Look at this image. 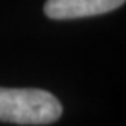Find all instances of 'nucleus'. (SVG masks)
Masks as SVG:
<instances>
[{
    "mask_svg": "<svg viewBox=\"0 0 126 126\" xmlns=\"http://www.w3.org/2000/svg\"><path fill=\"white\" fill-rule=\"evenodd\" d=\"M126 0H47L44 14L53 20H73L111 12Z\"/></svg>",
    "mask_w": 126,
    "mask_h": 126,
    "instance_id": "obj_2",
    "label": "nucleus"
},
{
    "mask_svg": "<svg viewBox=\"0 0 126 126\" xmlns=\"http://www.w3.org/2000/svg\"><path fill=\"white\" fill-rule=\"evenodd\" d=\"M62 114V105L49 91L38 88L0 87V122L49 125Z\"/></svg>",
    "mask_w": 126,
    "mask_h": 126,
    "instance_id": "obj_1",
    "label": "nucleus"
}]
</instances>
